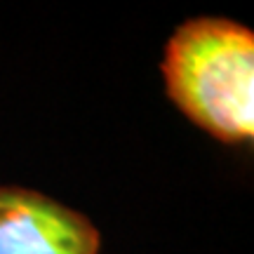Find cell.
<instances>
[{"mask_svg": "<svg viewBox=\"0 0 254 254\" xmlns=\"http://www.w3.org/2000/svg\"><path fill=\"white\" fill-rule=\"evenodd\" d=\"M90 219L45 193L0 186V254H99Z\"/></svg>", "mask_w": 254, "mask_h": 254, "instance_id": "cell-2", "label": "cell"}, {"mask_svg": "<svg viewBox=\"0 0 254 254\" xmlns=\"http://www.w3.org/2000/svg\"><path fill=\"white\" fill-rule=\"evenodd\" d=\"M165 92L184 116L224 141L254 134V33L226 17L177 26L160 64Z\"/></svg>", "mask_w": 254, "mask_h": 254, "instance_id": "cell-1", "label": "cell"}]
</instances>
